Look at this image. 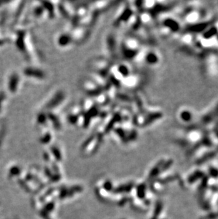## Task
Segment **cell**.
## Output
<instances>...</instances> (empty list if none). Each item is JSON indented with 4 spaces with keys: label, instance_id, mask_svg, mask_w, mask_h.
<instances>
[{
    "label": "cell",
    "instance_id": "obj_6",
    "mask_svg": "<svg viewBox=\"0 0 218 219\" xmlns=\"http://www.w3.org/2000/svg\"><path fill=\"white\" fill-rule=\"evenodd\" d=\"M161 209H162V204L161 203V202H159V203H158L157 204L156 206V208H155V216H157L160 213H161Z\"/></svg>",
    "mask_w": 218,
    "mask_h": 219
},
{
    "label": "cell",
    "instance_id": "obj_8",
    "mask_svg": "<svg viewBox=\"0 0 218 219\" xmlns=\"http://www.w3.org/2000/svg\"><path fill=\"white\" fill-rule=\"evenodd\" d=\"M171 164H172V161H171V160L168 161L167 162H166L165 164H164V165L162 166V171L164 170V169H166L167 168H168V167H169L171 165Z\"/></svg>",
    "mask_w": 218,
    "mask_h": 219
},
{
    "label": "cell",
    "instance_id": "obj_4",
    "mask_svg": "<svg viewBox=\"0 0 218 219\" xmlns=\"http://www.w3.org/2000/svg\"><path fill=\"white\" fill-rule=\"evenodd\" d=\"M209 173H210V175L212 177H214V178H217V177H218V169H217L210 168V169Z\"/></svg>",
    "mask_w": 218,
    "mask_h": 219
},
{
    "label": "cell",
    "instance_id": "obj_3",
    "mask_svg": "<svg viewBox=\"0 0 218 219\" xmlns=\"http://www.w3.org/2000/svg\"><path fill=\"white\" fill-rule=\"evenodd\" d=\"M218 218V212H215V213H209L208 215L205 216L203 218L201 219H216Z\"/></svg>",
    "mask_w": 218,
    "mask_h": 219
},
{
    "label": "cell",
    "instance_id": "obj_5",
    "mask_svg": "<svg viewBox=\"0 0 218 219\" xmlns=\"http://www.w3.org/2000/svg\"><path fill=\"white\" fill-rule=\"evenodd\" d=\"M208 178L207 177H203V181H202V182H201V186H200V189H201V190H203V189H205L206 186H207V184H208Z\"/></svg>",
    "mask_w": 218,
    "mask_h": 219
},
{
    "label": "cell",
    "instance_id": "obj_7",
    "mask_svg": "<svg viewBox=\"0 0 218 219\" xmlns=\"http://www.w3.org/2000/svg\"><path fill=\"white\" fill-rule=\"evenodd\" d=\"M181 118H183V120H185V121H188V120H190V117H191V114L188 111H183L181 113Z\"/></svg>",
    "mask_w": 218,
    "mask_h": 219
},
{
    "label": "cell",
    "instance_id": "obj_2",
    "mask_svg": "<svg viewBox=\"0 0 218 219\" xmlns=\"http://www.w3.org/2000/svg\"><path fill=\"white\" fill-rule=\"evenodd\" d=\"M214 155H215V154L212 153H210V154H208V155H205L204 157H203L202 158H201V159L198 160L197 163H198V164H202V163L206 162V161H208V160L211 159V158H212Z\"/></svg>",
    "mask_w": 218,
    "mask_h": 219
},
{
    "label": "cell",
    "instance_id": "obj_1",
    "mask_svg": "<svg viewBox=\"0 0 218 219\" xmlns=\"http://www.w3.org/2000/svg\"><path fill=\"white\" fill-rule=\"evenodd\" d=\"M203 173L202 172H201V171H196V172H195L194 173L191 174V176H190L188 178V182H189V183H193V182H195L196 181H197L198 179L202 178V177H203Z\"/></svg>",
    "mask_w": 218,
    "mask_h": 219
}]
</instances>
